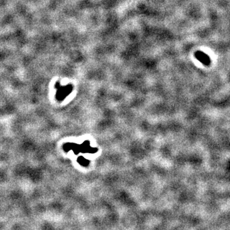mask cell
<instances>
[{"label": "cell", "instance_id": "6da1fadb", "mask_svg": "<svg viewBox=\"0 0 230 230\" xmlns=\"http://www.w3.org/2000/svg\"><path fill=\"white\" fill-rule=\"evenodd\" d=\"M195 56L199 61H200L201 63H203L204 65H208L210 63V60L209 58L208 57V56L206 55L205 54H204L203 52H202L201 51L196 52L195 54Z\"/></svg>", "mask_w": 230, "mask_h": 230}, {"label": "cell", "instance_id": "7a4b0ae2", "mask_svg": "<svg viewBox=\"0 0 230 230\" xmlns=\"http://www.w3.org/2000/svg\"><path fill=\"white\" fill-rule=\"evenodd\" d=\"M78 162H79L81 165H83V166H87V165H88L89 164V161L88 160L85 159L84 157H80L78 159Z\"/></svg>", "mask_w": 230, "mask_h": 230}]
</instances>
